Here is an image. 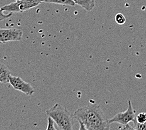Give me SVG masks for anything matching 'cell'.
<instances>
[{
  "label": "cell",
  "instance_id": "ba28073f",
  "mask_svg": "<svg viewBox=\"0 0 146 130\" xmlns=\"http://www.w3.org/2000/svg\"><path fill=\"white\" fill-rule=\"evenodd\" d=\"M75 4L88 11H92L95 7V0H73Z\"/></svg>",
  "mask_w": 146,
  "mask_h": 130
},
{
  "label": "cell",
  "instance_id": "9a60e30c",
  "mask_svg": "<svg viewBox=\"0 0 146 130\" xmlns=\"http://www.w3.org/2000/svg\"><path fill=\"white\" fill-rule=\"evenodd\" d=\"M2 43H1V42H0V44H1Z\"/></svg>",
  "mask_w": 146,
  "mask_h": 130
},
{
  "label": "cell",
  "instance_id": "3957f363",
  "mask_svg": "<svg viewBox=\"0 0 146 130\" xmlns=\"http://www.w3.org/2000/svg\"><path fill=\"white\" fill-rule=\"evenodd\" d=\"M136 116V111L133 108L131 100L128 101V108L124 112H120L115 114L111 119H108V123H119L122 126H125L132 122Z\"/></svg>",
  "mask_w": 146,
  "mask_h": 130
},
{
  "label": "cell",
  "instance_id": "5b68a950",
  "mask_svg": "<svg viewBox=\"0 0 146 130\" xmlns=\"http://www.w3.org/2000/svg\"><path fill=\"white\" fill-rule=\"evenodd\" d=\"M23 31L18 28L0 29V42L2 43L10 41L22 40Z\"/></svg>",
  "mask_w": 146,
  "mask_h": 130
},
{
  "label": "cell",
  "instance_id": "5bb4252c",
  "mask_svg": "<svg viewBox=\"0 0 146 130\" xmlns=\"http://www.w3.org/2000/svg\"><path fill=\"white\" fill-rule=\"evenodd\" d=\"M21 1H25L27 2L30 3H32L33 5H35L36 7H37L38 5L42 3V2H45V0H21Z\"/></svg>",
  "mask_w": 146,
  "mask_h": 130
},
{
  "label": "cell",
  "instance_id": "7a4b0ae2",
  "mask_svg": "<svg viewBox=\"0 0 146 130\" xmlns=\"http://www.w3.org/2000/svg\"><path fill=\"white\" fill-rule=\"evenodd\" d=\"M46 114L54 120L59 129L72 130V117L71 113L64 107L59 104H56L48 109Z\"/></svg>",
  "mask_w": 146,
  "mask_h": 130
},
{
  "label": "cell",
  "instance_id": "7c38bea8",
  "mask_svg": "<svg viewBox=\"0 0 146 130\" xmlns=\"http://www.w3.org/2000/svg\"><path fill=\"white\" fill-rule=\"evenodd\" d=\"M56 123L54 121V120L51 117H48V124L47 127L46 128V129H57V128H56L54 126V124Z\"/></svg>",
  "mask_w": 146,
  "mask_h": 130
},
{
  "label": "cell",
  "instance_id": "30bf717a",
  "mask_svg": "<svg viewBox=\"0 0 146 130\" xmlns=\"http://www.w3.org/2000/svg\"><path fill=\"white\" fill-rule=\"evenodd\" d=\"M45 2L48 3L71 6V7H74V6L76 5L75 3L73 0H45Z\"/></svg>",
  "mask_w": 146,
  "mask_h": 130
},
{
  "label": "cell",
  "instance_id": "6da1fadb",
  "mask_svg": "<svg viewBox=\"0 0 146 130\" xmlns=\"http://www.w3.org/2000/svg\"><path fill=\"white\" fill-rule=\"evenodd\" d=\"M73 117L80 123V129L105 130L109 129L110 124L101 107L91 104L76 110Z\"/></svg>",
  "mask_w": 146,
  "mask_h": 130
},
{
  "label": "cell",
  "instance_id": "277c9868",
  "mask_svg": "<svg viewBox=\"0 0 146 130\" xmlns=\"http://www.w3.org/2000/svg\"><path fill=\"white\" fill-rule=\"evenodd\" d=\"M9 83L15 90L19 91L28 96H32L35 93V89L31 84L26 82L20 76L10 75Z\"/></svg>",
  "mask_w": 146,
  "mask_h": 130
},
{
  "label": "cell",
  "instance_id": "8fae6325",
  "mask_svg": "<svg viewBox=\"0 0 146 130\" xmlns=\"http://www.w3.org/2000/svg\"><path fill=\"white\" fill-rule=\"evenodd\" d=\"M115 21L118 25H123L126 22V18L122 13H117L115 16Z\"/></svg>",
  "mask_w": 146,
  "mask_h": 130
},
{
  "label": "cell",
  "instance_id": "4fadbf2b",
  "mask_svg": "<svg viewBox=\"0 0 146 130\" xmlns=\"http://www.w3.org/2000/svg\"><path fill=\"white\" fill-rule=\"evenodd\" d=\"M3 11H4L2 10L1 8H0V21H3V20H6V19H8V18L11 16L12 14H13V13H10L9 14H6L3 13Z\"/></svg>",
  "mask_w": 146,
  "mask_h": 130
},
{
  "label": "cell",
  "instance_id": "8992f818",
  "mask_svg": "<svg viewBox=\"0 0 146 130\" xmlns=\"http://www.w3.org/2000/svg\"><path fill=\"white\" fill-rule=\"evenodd\" d=\"M36 6L30 3L21 0H15V2L5 5L1 7L3 11L10 12V13H22V12L29 10L30 9L35 7Z\"/></svg>",
  "mask_w": 146,
  "mask_h": 130
},
{
  "label": "cell",
  "instance_id": "9c48e42d",
  "mask_svg": "<svg viewBox=\"0 0 146 130\" xmlns=\"http://www.w3.org/2000/svg\"><path fill=\"white\" fill-rule=\"evenodd\" d=\"M10 75V71L7 66L3 63H0V82L3 83H9Z\"/></svg>",
  "mask_w": 146,
  "mask_h": 130
},
{
  "label": "cell",
  "instance_id": "52a82bcc",
  "mask_svg": "<svg viewBox=\"0 0 146 130\" xmlns=\"http://www.w3.org/2000/svg\"><path fill=\"white\" fill-rule=\"evenodd\" d=\"M132 123L133 129L146 130V113H139Z\"/></svg>",
  "mask_w": 146,
  "mask_h": 130
}]
</instances>
